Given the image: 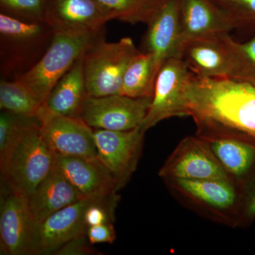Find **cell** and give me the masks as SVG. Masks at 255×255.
<instances>
[{
	"mask_svg": "<svg viewBox=\"0 0 255 255\" xmlns=\"http://www.w3.org/2000/svg\"><path fill=\"white\" fill-rule=\"evenodd\" d=\"M196 135L209 147L229 177L241 186L255 167V137L211 126H196Z\"/></svg>",
	"mask_w": 255,
	"mask_h": 255,
	"instance_id": "obj_8",
	"label": "cell"
},
{
	"mask_svg": "<svg viewBox=\"0 0 255 255\" xmlns=\"http://www.w3.org/2000/svg\"><path fill=\"white\" fill-rule=\"evenodd\" d=\"M191 75L182 58L174 57L164 62L156 77L150 108L140 126L142 130L165 119L189 117L186 92Z\"/></svg>",
	"mask_w": 255,
	"mask_h": 255,
	"instance_id": "obj_7",
	"label": "cell"
},
{
	"mask_svg": "<svg viewBox=\"0 0 255 255\" xmlns=\"http://www.w3.org/2000/svg\"><path fill=\"white\" fill-rule=\"evenodd\" d=\"M156 77L153 55L140 52L126 70L119 95L133 98L152 97Z\"/></svg>",
	"mask_w": 255,
	"mask_h": 255,
	"instance_id": "obj_22",
	"label": "cell"
},
{
	"mask_svg": "<svg viewBox=\"0 0 255 255\" xmlns=\"http://www.w3.org/2000/svg\"><path fill=\"white\" fill-rule=\"evenodd\" d=\"M43 104L23 82L2 80L0 82V109L23 117H38Z\"/></svg>",
	"mask_w": 255,
	"mask_h": 255,
	"instance_id": "obj_23",
	"label": "cell"
},
{
	"mask_svg": "<svg viewBox=\"0 0 255 255\" xmlns=\"http://www.w3.org/2000/svg\"><path fill=\"white\" fill-rule=\"evenodd\" d=\"M145 133L140 127L124 131L94 129L99 158L115 179L117 191L127 185L137 168Z\"/></svg>",
	"mask_w": 255,
	"mask_h": 255,
	"instance_id": "obj_12",
	"label": "cell"
},
{
	"mask_svg": "<svg viewBox=\"0 0 255 255\" xmlns=\"http://www.w3.org/2000/svg\"><path fill=\"white\" fill-rule=\"evenodd\" d=\"M87 238L90 245L99 243L112 244L117 238V233L112 223L107 222L88 227Z\"/></svg>",
	"mask_w": 255,
	"mask_h": 255,
	"instance_id": "obj_30",
	"label": "cell"
},
{
	"mask_svg": "<svg viewBox=\"0 0 255 255\" xmlns=\"http://www.w3.org/2000/svg\"><path fill=\"white\" fill-rule=\"evenodd\" d=\"M27 118L19 117L7 111L0 114V161L9 153Z\"/></svg>",
	"mask_w": 255,
	"mask_h": 255,
	"instance_id": "obj_28",
	"label": "cell"
},
{
	"mask_svg": "<svg viewBox=\"0 0 255 255\" xmlns=\"http://www.w3.org/2000/svg\"><path fill=\"white\" fill-rule=\"evenodd\" d=\"M82 56L55 84L43 103L45 110L58 115L80 117L89 97Z\"/></svg>",
	"mask_w": 255,
	"mask_h": 255,
	"instance_id": "obj_20",
	"label": "cell"
},
{
	"mask_svg": "<svg viewBox=\"0 0 255 255\" xmlns=\"http://www.w3.org/2000/svg\"><path fill=\"white\" fill-rule=\"evenodd\" d=\"M239 219L238 228H247L255 221V167L240 186Z\"/></svg>",
	"mask_w": 255,
	"mask_h": 255,
	"instance_id": "obj_29",
	"label": "cell"
},
{
	"mask_svg": "<svg viewBox=\"0 0 255 255\" xmlns=\"http://www.w3.org/2000/svg\"><path fill=\"white\" fill-rule=\"evenodd\" d=\"M37 119L42 135L55 155L99 158L94 129L80 117L53 114L42 106Z\"/></svg>",
	"mask_w": 255,
	"mask_h": 255,
	"instance_id": "obj_11",
	"label": "cell"
},
{
	"mask_svg": "<svg viewBox=\"0 0 255 255\" xmlns=\"http://www.w3.org/2000/svg\"><path fill=\"white\" fill-rule=\"evenodd\" d=\"M234 29H255V0H212Z\"/></svg>",
	"mask_w": 255,
	"mask_h": 255,
	"instance_id": "obj_26",
	"label": "cell"
},
{
	"mask_svg": "<svg viewBox=\"0 0 255 255\" xmlns=\"http://www.w3.org/2000/svg\"><path fill=\"white\" fill-rule=\"evenodd\" d=\"M229 33H216L189 40L181 47L179 58L184 60L196 76L228 78L230 58L227 38Z\"/></svg>",
	"mask_w": 255,
	"mask_h": 255,
	"instance_id": "obj_16",
	"label": "cell"
},
{
	"mask_svg": "<svg viewBox=\"0 0 255 255\" xmlns=\"http://www.w3.org/2000/svg\"><path fill=\"white\" fill-rule=\"evenodd\" d=\"M140 53L130 38L114 43L103 38L93 43L82 56L88 95L100 97L119 94L126 70Z\"/></svg>",
	"mask_w": 255,
	"mask_h": 255,
	"instance_id": "obj_6",
	"label": "cell"
},
{
	"mask_svg": "<svg viewBox=\"0 0 255 255\" xmlns=\"http://www.w3.org/2000/svg\"><path fill=\"white\" fill-rule=\"evenodd\" d=\"M112 19L110 10L99 0H47L45 22L54 33H97Z\"/></svg>",
	"mask_w": 255,
	"mask_h": 255,
	"instance_id": "obj_14",
	"label": "cell"
},
{
	"mask_svg": "<svg viewBox=\"0 0 255 255\" xmlns=\"http://www.w3.org/2000/svg\"><path fill=\"white\" fill-rule=\"evenodd\" d=\"M39 223L33 218L26 196L6 189L1 199V255H36Z\"/></svg>",
	"mask_w": 255,
	"mask_h": 255,
	"instance_id": "obj_9",
	"label": "cell"
},
{
	"mask_svg": "<svg viewBox=\"0 0 255 255\" xmlns=\"http://www.w3.org/2000/svg\"><path fill=\"white\" fill-rule=\"evenodd\" d=\"M104 35V31L83 34L55 33L39 61L14 80L23 82L43 105L58 80L93 43L105 38Z\"/></svg>",
	"mask_w": 255,
	"mask_h": 255,
	"instance_id": "obj_5",
	"label": "cell"
},
{
	"mask_svg": "<svg viewBox=\"0 0 255 255\" xmlns=\"http://www.w3.org/2000/svg\"><path fill=\"white\" fill-rule=\"evenodd\" d=\"M82 198L54 167L28 197V206L33 218L40 224L51 215Z\"/></svg>",
	"mask_w": 255,
	"mask_h": 255,
	"instance_id": "obj_21",
	"label": "cell"
},
{
	"mask_svg": "<svg viewBox=\"0 0 255 255\" xmlns=\"http://www.w3.org/2000/svg\"><path fill=\"white\" fill-rule=\"evenodd\" d=\"M55 156V168L82 197L110 198L117 195L115 179L100 158Z\"/></svg>",
	"mask_w": 255,
	"mask_h": 255,
	"instance_id": "obj_17",
	"label": "cell"
},
{
	"mask_svg": "<svg viewBox=\"0 0 255 255\" xmlns=\"http://www.w3.org/2000/svg\"><path fill=\"white\" fill-rule=\"evenodd\" d=\"M179 11L182 46L194 38L230 33L233 30L212 0H179Z\"/></svg>",
	"mask_w": 255,
	"mask_h": 255,
	"instance_id": "obj_19",
	"label": "cell"
},
{
	"mask_svg": "<svg viewBox=\"0 0 255 255\" xmlns=\"http://www.w3.org/2000/svg\"><path fill=\"white\" fill-rule=\"evenodd\" d=\"M86 238L83 237L69 242L61 247L53 255H87L95 254L92 249L86 243Z\"/></svg>",
	"mask_w": 255,
	"mask_h": 255,
	"instance_id": "obj_31",
	"label": "cell"
},
{
	"mask_svg": "<svg viewBox=\"0 0 255 255\" xmlns=\"http://www.w3.org/2000/svg\"><path fill=\"white\" fill-rule=\"evenodd\" d=\"M45 21L28 22L0 14V71L3 80H14L41 59L54 36Z\"/></svg>",
	"mask_w": 255,
	"mask_h": 255,
	"instance_id": "obj_3",
	"label": "cell"
},
{
	"mask_svg": "<svg viewBox=\"0 0 255 255\" xmlns=\"http://www.w3.org/2000/svg\"><path fill=\"white\" fill-rule=\"evenodd\" d=\"M55 157L42 135L38 119H28L9 153L0 161L6 189L28 199L54 169Z\"/></svg>",
	"mask_w": 255,
	"mask_h": 255,
	"instance_id": "obj_2",
	"label": "cell"
},
{
	"mask_svg": "<svg viewBox=\"0 0 255 255\" xmlns=\"http://www.w3.org/2000/svg\"><path fill=\"white\" fill-rule=\"evenodd\" d=\"M170 194L182 205L215 223L238 228L241 190L231 179H166Z\"/></svg>",
	"mask_w": 255,
	"mask_h": 255,
	"instance_id": "obj_4",
	"label": "cell"
},
{
	"mask_svg": "<svg viewBox=\"0 0 255 255\" xmlns=\"http://www.w3.org/2000/svg\"><path fill=\"white\" fill-rule=\"evenodd\" d=\"M179 6V0H167L147 24L144 48L153 55L157 75L164 62L179 58L182 46Z\"/></svg>",
	"mask_w": 255,
	"mask_h": 255,
	"instance_id": "obj_18",
	"label": "cell"
},
{
	"mask_svg": "<svg viewBox=\"0 0 255 255\" xmlns=\"http://www.w3.org/2000/svg\"><path fill=\"white\" fill-rule=\"evenodd\" d=\"M47 0H0L1 13L28 21H45Z\"/></svg>",
	"mask_w": 255,
	"mask_h": 255,
	"instance_id": "obj_27",
	"label": "cell"
},
{
	"mask_svg": "<svg viewBox=\"0 0 255 255\" xmlns=\"http://www.w3.org/2000/svg\"><path fill=\"white\" fill-rule=\"evenodd\" d=\"M227 42L230 58L228 78L255 87V36L246 43H240L229 33Z\"/></svg>",
	"mask_w": 255,
	"mask_h": 255,
	"instance_id": "obj_25",
	"label": "cell"
},
{
	"mask_svg": "<svg viewBox=\"0 0 255 255\" xmlns=\"http://www.w3.org/2000/svg\"><path fill=\"white\" fill-rule=\"evenodd\" d=\"M108 8L113 19L135 25L148 24L167 0H99Z\"/></svg>",
	"mask_w": 255,
	"mask_h": 255,
	"instance_id": "obj_24",
	"label": "cell"
},
{
	"mask_svg": "<svg viewBox=\"0 0 255 255\" xmlns=\"http://www.w3.org/2000/svg\"><path fill=\"white\" fill-rule=\"evenodd\" d=\"M110 198H82L45 219L38 228L36 255H53L69 242L87 237V209L96 201Z\"/></svg>",
	"mask_w": 255,
	"mask_h": 255,
	"instance_id": "obj_15",
	"label": "cell"
},
{
	"mask_svg": "<svg viewBox=\"0 0 255 255\" xmlns=\"http://www.w3.org/2000/svg\"><path fill=\"white\" fill-rule=\"evenodd\" d=\"M158 175L162 180L231 179L196 135L184 137L179 142L159 169Z\"/></svg>",
	"mask_w": 255,
	"mask_h": 255,
	"instance_id": "obj_13",
	"label": "cell"
},
{
	"mask_svg": "<svg viewBox=\"0 0 255 255\" xmlns=\"http://www.w3.org/2000/svg\"><path fill=\"white\" fill-rule=\"evenodd\" d=\"M152 98H133L119 94L100 97L89 96L80 118L93 129L132 130L142 125Z\"/></svg>",
	"mask_w": 255,
	"mask_h": 255,
	"instance_id": "obj_10",
	"label": "cell"
},
{
	"mask_svg": "<svg viewBox=\"0 0 255 255\" xmlns=\"http://www.w3.org/2000/svg\"><path fill=\"white\" fill-rule=\"evenodd\" d=\"M188 115L196 126H211L255 137V87L229 78L192 73L187 92Z\"/></svg>",
	"mask_w": 255,
	"mask_h": 255,
	"instance_id": "obj_1",
	"label": "cell"
}]
</instances>
